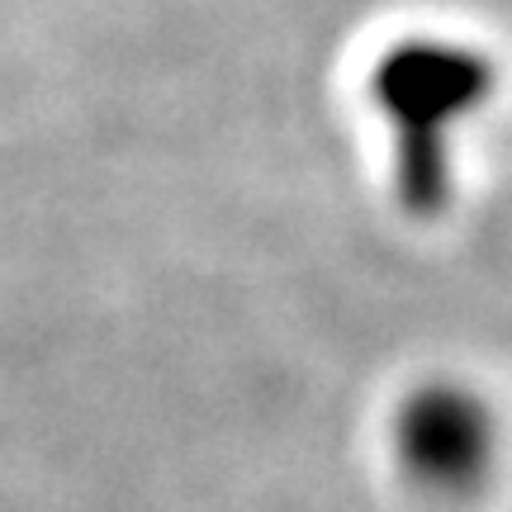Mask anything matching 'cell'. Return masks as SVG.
<instances>
[{
  "label": "cell",
  "mask_w": 512,
  "mask_h": 512,
  "mask_svg": "<svg viewBox=\"0 0 512 512\" xmlns=\"http://www.w3.org/2000/svg\"><path fill=\"white\" fill-rule=\"evenodd\" d=\"M494 62L465 43L413 38L389 48L370 76V95L394 128L399 195L413 214H437L451 195V128L494 91Z\"/></svg>",
  "instance_id": "6da1fadb"
},
{
  "label": "cell",
  "mask_w": 512,
  "mask_h": 512,
  "mask_svg": "<svg viewBox=\"0 0 512 512\" xmlns=\"http://www.w3.org/2000/svg\"><path fill=\"white\" fill-rule=\"evenodd\" d=\"M399 456L427 489L465 494L494 460V418L465 389H422L399 418Z\"/></svg>",
  "instance_id": "7a4b0ae2"
}]
</instances>
